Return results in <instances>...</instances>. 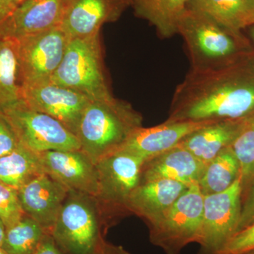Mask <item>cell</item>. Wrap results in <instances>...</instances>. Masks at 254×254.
Returning a JSON list of instances; mask_svg holds the SVG:
<instances>
[{
    "instance_id": "6da1fadb",
    "label": "cell",
    "mask_w": 254,
    "mask_h": 254,
    "mask_svg": "<svg viewBox=\"0 0 254 254\" xmlns=\"http://www.w3.org/2000/svg\"><path fill=\"white\" fill-rule=\"evenodd\" d=\"M254 114V50L235 63L192 71L177 86L168 120H240Z\"/></svg>"
},
{
    "instance_id": "7a4b0ae2",
    "label": "cell",
    "mask_w": 254,
    "mask_h": 254,
    "mask_svg": "<svg viewBox=\"0 0 254 254\" xmlns=\"http://www.w3.org/2000/svg\"><path fill=\"white\" fill-rule=\"evenodd\" d=\"M178 34L186 45L192 71L223 67L254 51L245 32L232 31L188 8L179 23Z\"/></svg>"
},
{
    "instance_id": "3957f363",
    "label": "cell",
    "mask_w": 254,
    "mask_h": 254,
    "mask_svg": "<svg viewBox=\"0 0 254 254\" xmlns=\"http://www.w3.org/2000/svg\"><path fill=\"white\" fill-rule=\"evenodd\" d=\"M143 127L141 114L115 97L91 100L76 131L81 150L95 164L118 151L136 130Z\"/></svg>"
},
{
    "instance_id": "277c9868",
    "label": "cell",
    "mask_w": 254,
    "mask_h": 254,
    "mask_svg": "<svg viewBox=\"0 0 254 254\" xmlns=\"http://www.w3.org/2000/svg\"><path fill=\"white\" fill-rule=\"evenodd\" d=\"M105 227L94 197L68 192L51 235L60 248L67 254H93L104 240Z\"/></svg>"
},
{
    "instance_id": "5b68a950",
    "label": "cell",
    "mask_w": 254,
    "mask_h": 254,
    "mask_svg": "<svg viewBox=\"0 0 254 254\" xmlns=\"http://www.w3.org/2000/svg\"><path fill=\"white\" fill-rule=\"evenodd\" d=\"M103 67L100 35L70 39L63 61L50 80L90 100L106 99L113 95Z\"/></svg>"
},
{
    "instance_id": "8992f818",
    "label": "cell",
    "mask_w": 254,
    "mask_h": 254,
    "mask_svg": "<svg viewBox=\"0 0 254 254\" xmlns=\"http://www.w3.org/2000/svg\"><path fill=\"white\" fill-rule=\"evenodd\" d=\"M145 160L123 150H118L95 164L98 191L95 197L105 227L127 214L128 198L141 182Z\"/></svg>"
},
{
    "instance_id": "52a82bcc",
    "label": "cell",
    "mask_w": 254,
    "mask_h": 254,
    "mask_svg": "<svg viewBox=\"0 0 254 254\" xmlns=\"http://www.w3.org/2000/svg\"><path fill=\"white\" fill-rule=\"evenodd\" d=\"M203 201L198 183L190 185L161 217L148 225L150 242L166 254H180L190 244H199Z\"/></svg>"
},
{
    "instance_id": "ba28073f",
    "label": "cell",
    "mask_w": 254,
    "mask_h": 254,
    "mask_svg": "<svg viewBox=\"0 0 254 254\" xmlns=\"http://www.w3.org/2000/svg\"><path fill=\"white\" fill-rule=\"evenodd\" d=\"M18 141L37 153L81 150L77 137L60 122L33 109L21 99L1 110Z\"/></svg>"
},
{
    "instance_id": "9c48e42d",
    "label": "cell",
    "mask_w": 254,
    "mask_h": 254,
    "mask_svg": "<svg viewBox=\"0 0 254 254\" xmlns=\"http://www.w3.org/2000/svg\"><path fill=\"white\" fill-rule=\"evenodd\" d=\"M17 41L18 61L25 87L50 81L63 61L69 39L61 28L55 27Z\"/></svg>"
},
{
    "instance_id": "30bf717a",
    "label": "cell",
    "mask_w": 254,
    "mask_h": 254,
    "mask_svg": "<svg viewBox=\"0 0 254 254\" xmlns=\"http://www.w3.org/2000/svg\"><path fill=\"white\" fill-rule=\"evenodd\" d=\"M241 177L220 193L204 195L199 245L205 254H215L237 232L242 212Z\"/></svg>"
},
{
    "instance_id": "8fae6325",
    "label": "cell",
    "mask_w": 254,
    "mask_h": 254,
    "mask_svg": "<svg viewBox=\"0 0 254 254\" xmlns=\"http://www.w3.org/2000/svg\"><path fill=\"white\" fill-rule=\"evenodd\" d=\"M21 99L33 109L56 119L75 135L83 110L91 100L51 80L23 87Z\"/></svg>"
},
{
    "instance_id": "7c38bea8",
    "label": "cell",
    "mask_w": 254,
    "mask_h": 254,
    "mask_svg": "<svg viewBox=\"0 0 254 254\" xmlns=\"http://www.w3.org/2000/svg\"><path fill=\"white\" fill-rule=\"evenodd\" d=\"M126 5L123 0H64L59 27L69 40L98 36L103 24L116 21Z\"/></svg>"
},
{
    "instance_id": "4fadbf2b",
    "label": "cell",
    "mask_w": 254,
    "mask_h": 254,
    "mask_svg": "<svg viewBox=\"0 0 254 254\" xmlns=\"http://www.w3.org/2000/svg\"><path fill=\"white\" fill-rule=\"evenodd\" d=\"M44 173L69 191L96 196L95 164L81 150H50L39 153Z\"/></svg>"
},
{
    "instance_id": "5bb4252c",
    "label": "cell",
    "mask_w": 254,
    "mask_h": 254,
    "mask_svg": "<svg viewBox=\"0 0 254 254\" xmlns=\"http://www.w3.org/2000/svg\"><path fill=\"white\" fill-rule=\"evenodd\" d=\"M18 192L25 215L51 234L69 190L43 173L23 185Z\"/></svg>"
},
{
    "instance_id": "9a60e30c",
    "label": "cell",
    "mask_w": 254,
    "mask_h": 254,
    "mask_svg": "<svg viewBox=\"0 0 254 254\" xmlns=\"http://www.w3.org/2000/svg\"><path fill=\"white\" fill-rule=\"evenodd\" d=\"M211 123L213 122L195 123L167 120L157 126L148 128L143 126L133 132L119 150L136 155L145 161L173 149L192 132Z\"/></svg>"
},
{
    "instance_id": "2e32d148",
    "label": "cell",
    "mask_w": 254,
    "mask_h": 254,
    "mask_svg": "<svg viewBox=\"0 0 254 254\" xmlns=\"http://www.w3.org/2000/svg\"><path fill=\"white\" fill-rule=\"evenodd\" d=\"M64 0H25L5 20L0 37L23 38L59 27Z\"/></svg>"
},
{
    "instance_id": "e0dca14e",
    "label": "cell",
    "mask_w": 254,
    "mask_h": 254,
    "mask_svg": "<svg viewBox=\"0 0 254 254\" xmlns=\"http://www.w3.org/2000/svg\"><path fill=\"white\" fill-rule=\"evenodd\" d=\"M205 165L188 150L176 146L145 160L142 167L140 183L168 180L190 186L199 181Z\"/></svg>"
},
{
    "instance_id": "ac0fdd59",
    "label": "cell",
    "mask_w": 254,
    "mask_h": 254,
    "mask_svg": "<svg viewBox=\"0 0 254 254\" xmlns=\"http://www.w3.org/2000/svg\"><path fill=\"white\" fill-rule=\"evenodd\" d=\"M189 187L168 180L140 183L128 198L127 211L143 218L149 225L161 217Z\"/></svg>"
},
{
    "instance_id": "d6986e66",
    "label": "cell",
    "mask_w": 254,
    "mask_h": 254,
    "mask_svg": "<svg viewBox=\"0 0 254 254\" xmlns=\"http://www.w3.org/2000/svg\"><path fill=\"white\" fill-rule=\"evenodd\" d=\"M244 120L213 122L192 132L177 146L188 150L202 163H208L222 150L231 146Z\"/></svg>"
},
{
    "instance_id": "ffe728a7",
    "label": "cell",
    "mask_w": 254,
    "mask_h": 254,
    "mask_svg": "<svg viewBox=\"0 0 254 254\" xmlns=\"http://www.w3.org/2000/svg\"><path fill=\"white\" fill-rule=\"evenodd\" d=\"M187 8L237 33H243L254 25V0H190Z\"/></svg>"
},
{
    "instance_id": "44dd1931",
    "label": "cell",
    "mask_w": 254,
    "mask_h": 254,
    "mask_svg": "<svg viewBox=\"0 0 254 254\" xmlns=\"http://www.w3.org/2000/svg\"><path fill=\"white\" fill-rule=\"evenodd\" d=\"M190 0H130L137 16L149 21L162 38L178 34V25Z\"/></svg>"
},
{
    "instance_id": "7402d4cb",
    "label": "cell",
    "mask_w": 254,
    "mask_h": 254,
    "mask_svg": "<svg viewBox=\"0 0 254 254\" xmlns=\"http://www.w3.org/2000/svg\"><path fill=\"white\" fill-rule=\"evenodd\" d=\"M43 173L39 153L28 149L21 143L0 158V182L16 190Z\"/></svg>"
},
{
    "instance_id": "603a6c76",
    "label": "cell",
    "mask_w": 254,
    "mask_h": 254,
    "mask_svg": "<svg viewBox=\"0 0 254 254\" xmlns=\"http://www.w3.org/2000/svg\"><path fill=\"white\" fill-rule=\"evenodd\" d=\"M17 39L0 37V110L22 98Z\"/></svg>"
},
{
    "instance_id": "cb8c5ba5",
    "label": "cell",
    "mask_w": 254,
    "mask_h": 254,
    "mask_svg": "<svg viewBox=\"0 0 254 254\" xmlns=\"http://www.w3.org/2000/svg\"><path fill=\"white\" fill-rule=\"evenodd\" d=\"M240 164L231 146L225 148L205 165L198 182L203 195L220 193L240 177Z\"/></svg>"
},
{
    "instance_id": "d4e9b609",
    "label": "cell",
    "mask_w": 254,
    "mask_h": 254,
    "mask_svg": "<svg viewBox=\"0 0 254 254\" xmlns=\"http://www.w3.org/2000/svg\"><path fill=\"white\" fill-rule=\"evenodd\" d=\"M46 230L33 219L25 215L6 229L1 247L8 254H31L46 236Z\"/></svg>"
},
{
    "instance_id": "484cf974",
    "label": "cell",
    "mask_w": 254,
    "mask_h": 254,
    "mask_svg": "<svg viewBox=\"0 0 254 254\" xmlns=\"http://www.w3.org/2000/svg\"><path fill=\"white\" fill-rule=\"evenodd\" d=\"M231 148L240 164L243 195L254 181V114L245 118Z\"/></svg>"
},
{
    "instance_id": "4316f807",
    "label": "cell",
    "mask_w": 254,
    "mask_h": 254,
    "mask_svg": "<svg viewBox=\"0 0 254 254\" xmlns=\"http://www.w3.org/2000/svg\"><path fill=\"white\" fill-rule=\"evenodd\" d=\"M18 190L0 182V219L6 229L24 216Z\"/></svg>"
},
{
    "instance_id": "83f0119b",
    "label": "cell",
    "mask_w": 254,
    "mask_h": 254,
    "mask_svg": "<svg viewBox=\"0 0 254 254\" xmlns=\"http://www.w3.org/2000/svg\"><path fill=\"white\" fill-rule=\"evenodd\" d=\"M254 250V222L237 232L215 254H247Z\"/></svg>"
},
{
    "instance_id": "f1b7e54d",
    "label": "cell",
    "mask_w": 254,
    "mask_h": 254,
    "mask_svg": "<svg viewBox=\"0 0 254 254\" xmlns=\"http://www.w3.org/2000/svg\"><path fill=\"white\" fill-rule=\"evenodd\" d=\"M19 143L12 127L0 110V158L12 151Z\"/></svg>"
},
{
    "instance_id": "f546056e",
    "label": "cell",
    "mask_w": 254,
    "mask_h": 254,
    "mask_svg": "<svg viewBox=\"0 0 254 254\" xmlns=\"http://www.w3.org/2000/svg\"><path fill=\"white\" fill-rule=\"evenodd\" d=\"M254 222V181L242 195V212L237 232L248 227Z\"/></svg>"
},
{
    "instance_id": "4dcf8cb0",
    "label": "cell",
    "mask_w": 254,
    "mask_h": 254,
    "mask_svg": "<svg viewBox=\"0 0 254 254\" xmlns=\"http://www.w3.org/2000/svg\"><path fill=\"white\" fill-rule=\"evenodd\" d=\"M51 234H46L41 243L31 254H64Z\"/></svg>"
},
{
    "instance_id": "1f68e13d",
    "label": "cell",
    "mask_w": 254,
    "mask_h": 254,
    "mask_svg": "<svg viewBox=\"0 0 254 254\" xmlns=\"http://www.w3.org/2000/svg\"><path fill=\"white\" fill-rule=\"evenodd\" d=\"M93 254H131L123 247L108 243L105 240L98 246Z\"/></svg>"
},
{
    "instance_id": "d6a6232c",
    "label": "cell",
    "mask_w": 254,
    "mask_h": 254,
    "mask_svg": "<svg viewBox=\"0 0 254 254\" xmlns=\"http://www.w3.org/2000/svg\"><path fill=\"white\" fill-rule=\"evenodd\" d=\"M24 1L25 0H0V11L6 17H9V15Z\"/></svg>"
},
{
    "instance_id": "836d02e7",
    "label": "cell",
    "mask_w": 254,
    "mask_h": 254,
    "mask_svg": "<svg viewBox=\"0 0 254 254\" xmlns=\"http://www.w3.org/2000/svg\"><path fill=\"white\" fill-rule=\"evenodd\" d=\"M245 33L248 39L250 40L251 44H252V48L254 50V25L247 28L245 31Z\"/></svg>"
},
{
    "instance_id": "e575fe53",
    "label": "cell",
    "mask_w": 254,
    "mask_h": 254,
    "mask_svg": "<svg viewBox=\"0 0 254 254\" xmlns=\"http://www.w3.org/2000/svg\"><path fill=\"white\" fill-rule=\"evenodd\" d=\"M5 234H6V227L0 219V246L1 247L4 242Z\"/></svg>"
},
{
    "instance_id": "d590c367",
    "label": "cell",
    "mask_w": 254,
    "mask_h": 254,
    "mask_svg": "<svg viewBox=\"0 0 254 254\" xmlns=\"http://www.w3.org/2000/svg\"><path fill=\"white\" fill-rule=\"evenodd\" d=\"M8 17H6V16H4V14L1 13V11H0V31H1V26H2L3 23H4L5 20Z\"/></svg>"
},
{
    "instance_id": "8d00e7d4",
    "label": "cell",
    "mask_w": 254,
    "mask_h": 254,
    "mask_svg": "<svg viewBox=\"0 0 254 254\" xmlns=\"http://www.w3.org/2000/svg\"><path fill=\"white\" fill-rule=\"evenodd\" d=\"M0 254H8L4 250V249L0 246Z\"/></svg>"
},
{
    "instance_id": "74e56055",
    "label": "cell",
    "mask_w": 254,
    "mask_h": 254,
    "mask_svg": "<svg viewBox=\"0 0 254 254\" xmlns=\"http://www.w3.org/2000/svg\"><path fill=\"white\" fill-rule=\"evenodd\" d=\"M123 1H125L127 4H130V0H123Z\"/></svg>"
},
{
    "instance_id": "f35d334b",
    "label": "cell",
    "mask_w": 254,
    "mask_h": 254,
    "mask_svg": "<svg viewBox=\"0 0 254 254\" xmlns=\"http://www.w3.org/2000/svg\"><path fill=\"white\" fill-rule=\"evenodd\" d=\"M247 254H254V250L252 251V252H250V253Z\"/></svg>"
}]
</instances>
